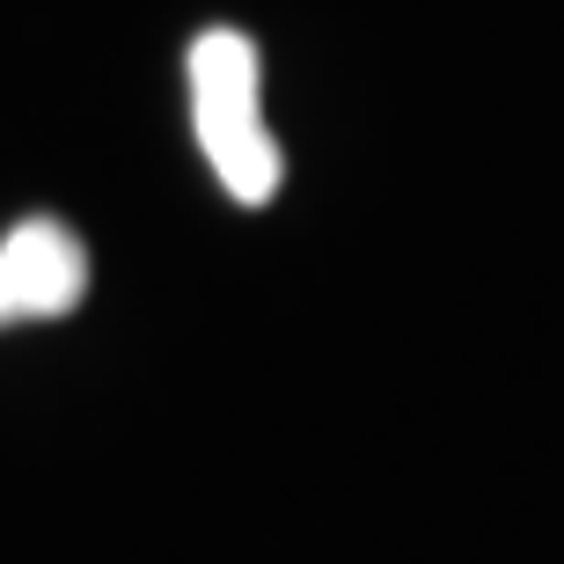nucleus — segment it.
I'll return each instance as SVG.
<instances>
[{"mask_svg":"<svg viewBox=\"0 0 564 564\" xmlns=\"http://www.w3.org/2000/svg\"><path fill=\"white\" fill-rule=\"evenodd\" d=\"M88 250L59 220H15L0 235V323H44V315L82 308Z\"/></svg>","mask_w":564,"mask_h":564,"instance_id":"nucleus-2","label":"nucleus"},{"mask_svg":"<svg viewBox=\"0 0 564 564\" xmlns=\"http://www.w3.org/2000/svg\"><path fill=\"white\" fill-rule=\"evenodd\" d=\"M191 132L206 147L213 176L228 184L235 206H264L279 191V140L264 132L257 110V52L242 30H198L191 37Z\"/></svg>","mask_w":564,"mask_h":564,"instance_id":"nucleus-1","label":"nucleus"}]
</instances>
